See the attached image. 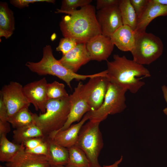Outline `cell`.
I'll return each mask as SVG.
<instances>
[{"mask_svg": "<svg viewBox=\"0 0 167 167\" xmlns=\"http://www.w3.org/2000/svg\"><path fill=\"white\" fill-rule=\"evenodd\" d=\"M106 75V70L102 71L90 78L87 83L82 86V94L91 111L98 109L103 102L109 82Z\"/></svg>", "mask_w": 167, "mask_h": 167, "instance_id": "8", "label": "cell"}, {"mask_svg": "<svg viewBox=\"0 0 167 167\" xmlns=\"http://www.w3.org/2000/svg\"><path fill=\"white\" fill-rule=\"evenodd\" d=\"M8 118V110L1 96L0 97V121L7 122Z\"/></svg>", "mask_w": 167, "mask_h": 167, "instance_id": "34", "label": "cell"}, {"mask_svg": "<svg viewBox=\"0 0 167 167\" xmlns=\"http://www.w3.org/2000/svg\"><path fill=\"white\" fill-rule=\"evenodd\" d=\"M10 3L14 6L19 8H23L28 6L31 3L36 2H47L54 3V0H12L10 1Z\"/></svg>", "mask_w": 167, "mask_h": 167, "instance_id": "30", "label": "cell"}, {"mask_svg": "<svg viewBox=\"0 0 167 167\" xmlns=\"http://www.w3.org/2000/svg\"><path fill=\"white\" fill-rule=\"evenodd\" d=\"M65 14L68 15L63 16L59 24L64 37L75 39L78 44H86L102 34L94 6L89 4Z\"/></svg>", "mask_w": 167, "mask_h": 167, "instance_id": "1", "label": "cell"}, {"mask_svg": "<svg viewBox=\"0 0 167 167\" xmlns=\"http://www.w3.org/2000/svg\"><path fill=\"white\" fill-rule=\"evenodd\" d=\"M69 159L66 166L71 167H92L84 152L75 145L67 148Z\"/></svg>", "mask_w": 167, "mask_h": 167, "instance_id": "24", "label": "cell"}, {"mask_svg": "<svg viewBox=\"0 0 167 167\" xmlns=\"http://www.w3.org/2000/svg\"><path fill=\"white\" fill-rule=\"evenodd\" d=\"M78 44L76 41L73 38L64 37L60 39L56 50L61 51L62 55H65L74 48Z\"/></svg>", "mask_w": 167, "mask_h": 167, "instance_id": "28", "label": "cell"}, {"mask_svg": "<svg viewBox=\"0 0 167 167\" xmlns=\"http://www.w3.org/2000/svg\"><path fill=\"white\" fill-rule=\"evenodd\" d=\"M10 131V123L8 122L0 121V136L2 135H6Z\"/></svg>", "mask_w": 167, "mask_h": 167, "instance_id": "35", "label": "cell"}, {"mask_svg": "<svg viewBox=\"0 0 167 167\" xmlns=\"http://www.w3.org/2000/svg\"><path fill=\"white\" fill-rule=\"evenodd\" d=\"M161 89L164 98L167 104V86L163 85L162 86ZM163 112L167 116V107L163 110Z\"/></svg>", "mask_w": 167, "mask_h": 167, "instance_id": "36", "label": "cell"}, {"mask_svg": "<svg viewBox=\"0 0 167 167\" xmlns=\"http://www.w3.org/2000/svg\"><path fill=\"white\" fill-rule=\"evenodd\" d=\"M45 138L47 144L48 157L51 166L66 165L69 159L68 148L56 143L50 138Z\"/></svg>", "mask_w": 167, "mask_h": 167, "instance_id": "19", "label": "cell"}, {"mask_svg": "<svg viewBox=\"0 0 167 167\" xmlns=\"http://www.w3.org/2000/svg\"><path fill=\"white\" fill-rule=\"evenodd\" d=\"M22 146L14 157L6 166L8 167H51L48 157L45 156L26 152Z\"/></svg>", "mask_w": 167, "mask_h": 167, "instance_id": "14", "label": "cell"}, {"mask_svg": "<svg viewBox=\"0 0 167 167\" xmlns=\"http://www.w3.org/2000/svg\"><path fill=\"white\" fill-rule=\"evenodd\" d=\"M90 60L86 44L80 43L66 54L62 55L58 61L65 67L76 73L82 66Z\"/></svg>", "mask_w": 167, "mask_h": 167, "instance_id": "15", "label": "cell"}, {"mask_svg": "<svg viewBox=\"0 0 167 167\" xmlns=\"http://www.w3.org/2000/svg\"><path fill=\"white\" fill-rule=\"evenodd\" d=\"M64 84L56 81L47 83L46 93L48 100L58 99L69 96Z\"/></svg>", "mask_w": 167, "mask_h": 167, "instance_id": "26", "label": "cell"}, {"mask_svg": "<svg viewBox=\"0 0 167 167\" xmlns=\"http://www.w3.org/2000/svg\"><path fill=\"white\" fill-rule=\"evenodd\" d=\"M0 137V161L7 163L14 157L21 148L22 144L11 142L6 135Z\"/></svg>", "mask_w": 167, "mask_h": 167, "instance_id": "23", "label": "cell"}, {"mask_svg": "<svg viewBox=\"0 0 167 167\" xmlns=\"http://www.w3.org/2000/svg\"><path fill=\"white\" fill-rule=\"evenodd\" d=\"M138 18L143 13L149 2V0H130Z\"/></svg>", "mask_w": 167, "mask_h": 167, "instance_id": "29", "label": "cell"}, {"mask_svg": "<svg viewBox=\"0 0 167 167\" xmlns=\"http://www.w3.org/2000/svg\"><path fill=\"white\" fill-rule=\"evenodd\" d=\"M96 16L102 34L109 37L123 25L118 5L98 10Z\"/></svg>", "mask_w": 167, "mask_h": 167, "instance_id": "11", "label": "cell"}, {"mask_svg": "<svg viewBox=\"0 0 167 167\" xmlns=\"http://www.w3.org/2000/svg\"><path fill=\"white\" fill-rule=\"evenodd\" d=\"M47 82L44 77L28 83L23 87L24 93L29 102L34 106L36 110H40L42 113L46 111L48 100L46 93Z\"/></svg>", "mask_w": 167, "mask_h": 167, "instance_id": "12", "label": "cell"}, {"mask_svg": "<svg viewBox=\"0 0 167 167\" xmlns=\"http://www.w3.org/2000/svg\"><path fill=\"white\" fill-rule=\"evenodd\" d=\"M100 122L89 120L81 128L75 145L82 150L92 167H101L98 158L104 143L99 129Z\"/></svg>", "mask_w": 167, "mask_h": 167, "instance_id": "5", "label": "cell"}, {"mask_svg": "<svg viewBox=\"0 0 167 167\" xmlns=\"http://www.w3.org/2000/svg\"><path fill=\"white\" fill-rule=\"evenodd\" d=\"M151 1L154 3L167 6V0H151Z\"/></svg>", "mask_w": 167, "mask_h": 167, "instance_id": "38", "label": "cell"}, {"mask_svg": "<svg viewBox=\"0 0 167 167\" xmlns=\"http://www.w3.org/2000/svg\"><path fill=\"white\" fill-rule=\"evenodd\" d=\"M110 38L114 45L122 51L131 52L135 46V32L128 26L122 25Z\"/></svg>", "mask_w": 167, "mask_h": 167, "instance_id": "17", "label": "cell"}, {"mask_svg": "<svg viewBox=\"0 0 167 167\" xmlns=\"http://www.w3.org/2000/svg\"><path fill=\"white\" fill-rule=\"evenodd\" d=\"M44 137L43 133L34 122L16 128L13 131V142L22 144L26 140L34 138Z\"/></svg>", "mask_w": 167, "mask_h": 167, "instance_id": "21", "label": "cell"}, {"mask_svg": "<svg viewBox=\"0 0 167 167\" xmlns=\"http://www.w3.org/2000/svg\"><path fill=\"white\" fill-rule=\"evenodd\" d=\"M25 65L31 71L40 75H49L57 77L64 81L71 89V82L73 79L84 80L99 74L82 75L72 71L55 58L49 45H46L43 48L42 57L40 61L37 62H28Z\"/></svg>", "mask_w": 167, "mask_h": 167, "instance_id": "4", "label": "cell"}, {"mask_svg": "<svg viewBox=\"0 0 167 167\" xmlns=\"http://www.w3.org/2000/svg\"><path fill=\"white\" fill-rule=\"evenodd\" d=\"M0 167H7V166H3L0 165Z\"/></svg>", "mask_w": 167, "mask_h": 167, "instance_id": "40", "label": "cell"}, {"mask_svg": "<svg viewBox=\"0 0 167 167\" xmlns=\"http://www.w3.org/2000/svg\"><path fill=\"white\" fill-rule=\"evenodd\" d=\"M120 0H97L96 9L98 10L118 5Z\"/></svg>", "mask_w": 167, "mask_h": 167, "instance_id": "33", "label": "cell"}, {"mask_svg": "<svg viewBox=\"0 0 167 167\" xmlns=\"http://www.w3.org/2000/svg\"><path fill=\"white\" fill-rule=\"evenodd\" d=\"M89 120L87 113L77 123L71 125L65 130L57 131L51 137L56 143L66 148L75 145L80 130L85 122Z\"/></svg>", "mask_w": 167, "mask_h": 167, "instance_id": "16", "label": "cell"}, {"mask_svg": "<svg viewBox=\"0 0 167 167\" xmlns=\"http://www.w3.org/2000/svg\"><path fill=\"white\" fill-rule=\"evenodd\" d=\"M45 141L44 137H36L28 139L22 143L25 149L33 148Z\"/></svg>", "mask_w": 167, "mask_h": 167, "instance_id": "32", "label": "cell"}, {"mask_svg": "<svg viewBox=\"0 0 167 167\" xmlns=\"http://www.w3.org/2000/svg\"><path fill=\"white\" fill-rule=\"evenodd\" d=\"M167 16V6L152 2L149 0L148 4L141 15L138 18L135 32L146 31L147 26L155 18Z\"/></svg>", "mask_w": 167, "mask_h": 167, "instance_id": "18", "label": "cell"}, {"mask_svg": "<svg viewBox=\"0 0 167 167\" xmlns=\"http://www.w3.org/2000/svg\"><path fill=\"white\" fill-rule=\"evenodd\" d=\"M135 34V46L131 52L133 60L143 65H149L161 56L164 46L160 38L146 31Z\"/></svg>", "mask_w": 167, "mask_h": 167, "instance_id": "6", "label": "cell"}, {"mask_svg": "<svg viewBox=\"0 0 167 167\" xmlns=\"http://www.w3.org/2000/svg\"><path fill=\"white\" fill-rule=\"evenodd\" d=\"M127 91L126 88L109 81L101 105L97 110L87 113L89 120L101 122L109 115L122 112L126 107L125 94Z\"/></svg>", "mask_w": 167, "mask_h": 167, "instance_id": "7", "label": "cell"}, {"mask_svg": "<svg viewBox=\"0 0 167 167\" xmlns=\"http://www.w3.org/2000/svg\"><path fill=\"white\" fill-rule=\"evenodd\" d=\"M23 87L20 83L11 81L4 86L0 91V96L7 109L8 118L21 109L28 108L30 105L24 95Z\"/></svg>", "mask_w": 167, "mask_h": 167, "instance_id": "9", "label": "cell"}, {"mask_svg": "<svg viewBox=\"0 0 167 167\" xmlns=\"http://www.w3.org/2000/svg\"><path fill=\"white\" fill-rule=\"evenodd\" d=\"M86 44L91 60L99 62L107 60L114 46L110 37L102 34L95 37Z\"/></svg>", "mask_w": 167, "mask_h": 167, "instance_id": "13", "label": "cell"}, {"mask_svg": "<svg viewBox=\"0 0 167 167\" xmlns=\"http://www.w3.org/2000/svg\"><path fill=\"white\" fill-rule=\"evenodd\" d=\"M70 96L48 100L45 113H33V122L42 131L44 138L51 137L65 123L70 112Z\"/></svg>", "mask_w": 167, "mask_h": 167, "instance_id": "3", "label": "cell"}, {"mask_svg": "<svg viewBox=\"0 0 167 167\" xmlns=\"http://www.w3.org/2000/svg\"><path fill=\"white\" fill-rule=\"evenodd\" d=\"M113 61H107V78L109 80L136 93L145 84L142 78L151 76L149 70L143 65L127 59L124 55L114 54Z\"/></svg>", "mask_w": 167, "mask_h": 167, "instance_id": "2", "label": "cell"}, {"mask_svg": "<svg viewBox=\"0 0 167 167\" xmlns=\"http://www.w3.org/2000/svg\"><path fill=\"white\" fill-rule=\"evenodd\" d=\"M25 150L28 152L37 155H45L47 157L48 155V145L45 138L44 142L35 148L29 149H25Z\"/></svg>", "mask_w": 167, "mask_h": 167, "instance_id": "31", "label": "cell"}, {"mask_svg": "<svg viewBox=\"0 0 167 167\" xmlns=\"http://www.w3.org/2000/svg\"><path fill=\"white\" fill-rule=\"evenodd\" d=\"M118 6L123 25L129 26L135 31L138 17L130 0H120Z\"/></svg>", "mask_w": 167, "mask_h": 167, "instance_id": "22", "label": "cell"}, {"mask_svg": "<svg viewBox=\"0 0 167 167\" xmlns=\"http://www.w3.org/2000/svg\"><path fill=\"white\" fill-rule=\"evenodd\" d=\"M92 0H63L60 9H58L55 13H64L72 12L76 10L78 7L81 8L90 4Z\"/></svg>", "mask_w": 167, "mask_h": 167, "instance_id": "27", "label": "cell"}, {"mask_svg": "<svg viewBox=\"0 0 167 167\" xmlns=\"http://www.w3.org/2000/svg\"><path fill=\"white\" fill-rule=\"evenodd\" d=\"M82 82H80L75 88L72 94L69 95L71 104L70 112L65 123L58 131L65 130L74 122H79L84 115L91 110L90 107L82 94Z\"/></svg>", "mask_w": 167, "mask_h": 167, "instance_id": "10", "label": "cell"}, {"mask_svg": "<svg viewBox=\"0 0 167 167\" xmlns=\"http://www.w3.org/2000/svg\"><path fill=\"white\" fill-rule=\"evenodd\" d=\"M123 160V156H122L119 160L116 161L113 164L109 165H103L101 167H118L119 165L122 162Z\"/></svg>", "mask_w": 167, "mask_h": 167, "instance_id": "37", "label": "cell"}, {"mask_svg": "<svg viewBox=\"0 0 167 167\" xmlns=\"http://www.w3.org/2000/svg\"><path fill=\"white\" fill-rule=\"evenodd\" d=\"M15 29L14 14L5 2L0 3V37H10Z\"/></svg>", "mask_w": 167, "mask_h": 167, "instance_id": "20", "label": "cell"}, {"mask_svg": "<svg viewBox=\"0 0 167 167\" xmlns=\"http://www.w3.org/2000/svg\"><path fill=\"white\" fill-rule=\"evenodd\" d=\"M33 113L28 108H23L8 118L7 122L16 128L30 124L33 122Z\"/></svg>", "mask_w": 167, "mask_h": 167, "instance_id": "25", "label": "cell"}, {"mask_svg": "<svg viewBox=\"0 0 167 167\" xmlns=\"http://www.w3.org/2000/svg\"><path fill=\"white\" fill-rule=\"evenodd\" d=\"M51 167H71L68 166L66 165H60V166H51Z\"/></svg>", "mask_w": 167, "mask_h": 167, "instance_id": "39", "label": "cell"}]
</instances>
